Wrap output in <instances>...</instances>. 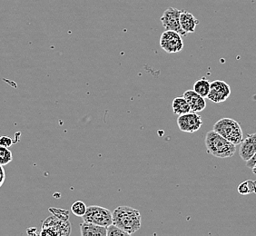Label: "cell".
<instances>
[{
	"instance_id": "obj_1",
	"label": "cell",
	"mask_w": 256,
	"mask_h": 236,
	"mask_svg": "<svg viewBox=\"0 0 256 236\" xmlns=\"http://www.w3.org/2000/svg\"><path fill=\"white\" fill-rule=\"evenodd\" d=\"M112 214L113 224L126 232L129 236L141 228L142 216L138 209L130 206H118L112 212Z\"/></svg>"
},
{
	"instance_id": "obj_2",
	"label": "cell",
	"mask_w": 256,
	"mask_h": 236,
	"mask_svg": "<svg viewBox=\"0 0 256 236\" xmlns=\"http://www.w3.org/2000/svg\"><path fill=\"white\" fill-rule=\"evenodd\" d=\"M204 144L207 152L217 158H232L236 152V146L228 141L214 130L209 131L206 134Z\"/></svg>"
},
{
	"instance_id": "obj_3",
	"label": "cell",
	"mask_w": 256,
	"mask_h": 236,
	"mask_svg": "<svg viewBox=\"0 0 256 236\" xmlns=\"http://www.w3.org/2000/svg\"><path fill=\"white\" fill-rule=\"evenodd\" d=\"M212 130L220 134L222 136L236 146L240 144L244 139V133L240 124L231 118H222L218 120L214 124Z\"/></svg>"
},
{
	"instance_id": "obj_4",
	"label": "cell",
	"mask_w": 256,
	"mask_h": 236,
	"mask_svg": "<svg viewBox=\"0 0 256 236\" xmlns=\"http://www.w3.org/2000/svg\"><path fill=\"white\" fill-rule=\"evenodd\" d=\"M84 222H92L100 226L108 227L113 224L112 212L104 207L91 206L88 207L86 212L82 217Z\"/></svg>"
},
{
	"instance_id": "obj_5",
	"label": "cell",
	"mask_w": 256,
	"mask_h": 236,
	"mask_svg": "<svg viewBox=\"0 0 256 236\" xmlns=\"http://www.w3.org/2000/svg\"><path fill=\"white\" fill-rule=\"evenodd\" d=\"M71 234V224L56 216H50L44 220L41 236H69Z\"/></svg>"
},
{
	"instance_id": "obj_6",
	"label": "cell",
	"mask_w": 256,
	"mask_h": 236,
	"mask_svg": "<svg viewBox=\"0 0 256 236\" xmlns=\"http://www.w3.org/2000/svg\"><path fill=\"white\" fill-rule=\"evenodd\" d=\"M160 46L169 54H176L184 48L182 36L172 30L164 31L160 38Z\"/></svg>"
},
{
	"instance_id": "obj_7",
	"label": "cell",
	"mask_w": 256,
	"mask_h": 236,
	"mask_svg": "<svg viewBox=\"0 0 256 236\" xmlns=\"http://www.w3.org/2000/svg\"><path fill=\"white\" fill-rule=\"evenodd\" d=\"M180 13L181 10H176L174 8H169L164 11L161 16L162 25L166 30H172L178 32L182 36H186L188 34L184 33L180 25Z\"/></svg>"
},
{
	"instance_id": "obj_8",
	"label": "cell",
	"mask_w": 256,
	"mask_h": 236,
	"mask_svg": "<svg viewBox=\"0 0 256 236\" xmlns=\"http://www.w3.org/2000/svg\"><path fill=\"white\" fill-rule=\"evenodd\" d=\"M178 126L182 132L196 133L202 126V118L194 112L184 114L178 116Z\"/></svg>"
},
{
	"instance_id": "obj_9",
	"label": "cell",
	"mask_w": 256,
	"mask_h": 236,
	"mask_svg": "<svg viewBox=\"0 0 256 236\" xmlns=\"http://www.w3.org/2000/svg\"><path fill=\"white\" fill-rule=\"evenodd\" d=\"M231 94V88L226 82L222 80L212 81L210 84V91L207 98L214 103H222L226 101Z\"/></svg>"
},
{
	"instance_id": "obj_10",
	"label": "cell",
	"mask_w": 256,
	"mask_h": 236,
	"mask_svg": "<svg viewBox=\"0 0 256 236\" xmlns=\"http://www.w3.org/2000/svg\"><path fill=\"white\" fill-rule=\"evenodd\" d=\"M256 152V133L249 134L246 138L242 139L239 154L242 159L247 162L250 160Z\"/></svg>"
},
{
	"instance_id": "obj_11",
	"label": "cell",
	"mask_w": 256,
	"mask_h": 236,
	"mask_svg": "<svg viewBox=\"0 0 256 236\" xmlns=\"http://www.w3.org/2000/svg\"><path fill=\"white\" fill-rule=\"evenodd\" d=\"M182 96L189 104V106L191 108V112H194V113L202 112V110H204L206 108V102L204 98L198 94L194 90L186 91Z\"/></svg>"
},
{
	"instance_id": "obj_12",
	"label": "cell",
	"mask_w": 256,
	"mask_h": 236,
	"mask_svg": "<svg viewBox=\"0 0 256 236\" xmlns=\"http://www.w3.org/2000/svg\"><path fill=\"white\" fill-rule=\"evenodd\" d=\"M199 24V21L196 16L188 12L186 10H181L180 13V25L182 30L186 34H191L196 31V26Z\"/></svg>"
},
{
	"instance_id": "obj_13",
	"label": "cell",
	"mask_w": 256,
	"mask_h": 236,
	"mask_svg": "<svg viewBox=\"0 0 256 236\" xmlns=\"http://www.w3.org/2000/svg\"><path fill=\"white\" fill-rule=\"evenodd\" d=\"M80 232L82 236H106L108 227L100 226L92 222H84L80 226Z\"/></svg>"
},
{
	"instance_id": "obj_14",
	"label": "cell",
	"mask_w": 256,
	"mask_h": 236,
	"mask_svg": "<svg viewBox=\"0 0 256 236\" xmlns=\"http://www.w3.org/2000/svg\"><path fill=\"white\" fill-rule=\"evenodd\" d=\"M172 109L174 114L178 116L191 112V108L184 96H178L172 100Z\"/></svg>"
},
{
	"instance_id": "obj_15",
	"label": "cell",
	"mask_w": 256,
	"mask_h": 236,
	"mask_svg": "<svg viewBox=\"0 0 256 236\" xmlns=\"http://www.w3.org/2000/svg\"><path fill=\"white\" fill-rule=\"evenodd\" d=\"M210 84L211 82H209L207 79H199L194 84V91L202 98H207L210 91Z\"/></svg>"
},
{
	"instance_id": "obj_16",
	"label": "cell",
	"mask_w": 256,
	"mask_h": 236,
	"mask_svg": "<svg viewBox=\"0 0 256 236\" xmlns=\"http://www.w3.org/2000/svg\"><path fill=\"white\" fill-rule=\"evenodd\" d=\"M237 190L242 196L256 194V181L247 180L246 182H242L241 184H239Z\"/></svg>"
},
{
	"instance_id": "obj_17",
	"label": "cell",
	"mask_w": 256,
	"mask_h": 236,
	"mask_svg": "<svg viewBox=\"0 0 256 236\" xmlns=\"http://www.w3.org/2000/svg\"><path fill=\"white\" fill-rule=\"evenodd\" d=\"M13 156L8 148L0 146V166H6L12 162Z\"/></svg>"
},
{
	"instance_id": "obj_18",
	"label": "cell",
	"mask_w": 256,
	"mask_h": 236,
	"mask_svg": "<svg viewBox=\"0 0 256 236\" xmlns=\"http://www.w3.org/2000/svg\"><path fill=\"white\" fill-rule=\"evenodd\" d=\"M86 209H88V207L86 206V204L82 201H76L71 206V212L74 214L76 216L78 217L84 216Z\"/></svg>"
},
{
	"instance_id": "obj_19",
	"label": "cell",
	"mask_w": 256,
	"mask_h": 236,
	"mask_svg": "<svg viewBox=\"0 0 256 236\" xmlns=\"http://www.w3.org/2000/svg\"><path fill=\"white\" fill-rule=\"evenodd\" d=\"M108 236H128V232L120 229L119 227L116 226L114 224H111L108 227Z\"/></svg>"
},
{
	"instance_id": "obj_20",
	"label": "cell",
	"mask_w": 256,
	"mask_h": 236,
	"mask_svg": "<svg viewBox=\"0 0 256 236\" xmlns=\"http://www.w3.org/2000/svg\"><path fill=\"white\" fill-rule=\"evenodd\" d=\"M50 211L53 214V216L60 218L63 221H68L69 212L63 209H56V208H50Z\"/></svg>"
},
{
	"instance_id": "obj_21",
	"label": "cell",
	"mask_w": 256,
	"mask_h": 236,
	"mask_svg": "<svg viewBox=\"0 0 256 236\" xmlns=\"http://www.w3.org/2000/svg\"><path fill=\"white\" fill-rule=\"evenodd\" d=\"M13 144V140L8 136H1L0 138V146L4 148H10Z\"/></svg>"
},
{
	"instance_id": "obj_22",
	"label": "cell",
	"mask_w": 256,
	"mask_h": 236,
	"mask_svg": "<svg viewBox=\"0 0 256 236\" xmlns=\"http://www.w3.org/2000/svg\"><path fill=\"white\" fill-rule=\"evenodd\" d=\"M246 162V164L247 168H250V169H252V168H254V166H256V152L254 154V156H252V158L250 160H248V161Z\"/></svg>"
},
{
	"instance_id": "obj_23",
	"label": "cell",
	"mask_w": 256,
	"mask_h": 236,
	"mask_svg": "<svg viewBox=\"0 0 256 236\" xmlns=\"http://www.w3.org/2000/svg\"><path fill=\"white\" fill-rule=\"evenodd\" d=\"M5 170L3 168V166H0V187L2 186V184L5 182Z\"/></svg>"
},
{
	"instance_id": "obj_24",
	"label": "cell",
	"mask_w": 256,
	"mask_h": 236,
	"mask_svg": "<svg viewBox=\"0 0 256 236\" xmlns=\"http://www.w3.org/2000/svg\"><path fill=\"white\" fill-rule=\"evenodd\" d=\"M252 172H254V174H256V166L254 168H252Z\"/></svg>"
}]
</instances>
